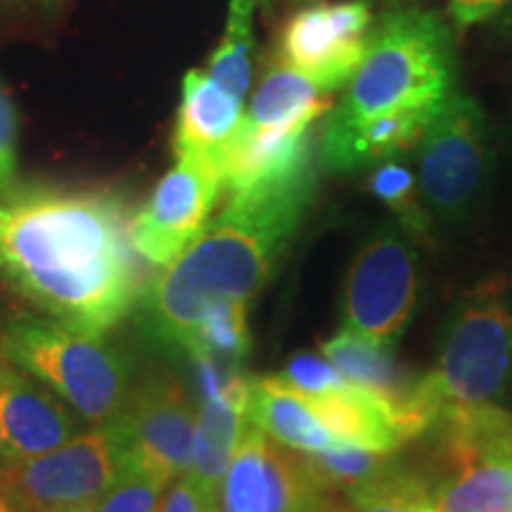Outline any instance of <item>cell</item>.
I'll list each match as a JSON object with an SVG mask.
<instances>
[{"label":"cell","mask_w":512,"mask_h":512,"mask_svg":"<svg viewBox=\"0 0 512 512\" xmlns=\"http://www.w3.org/2000/svg\"><path fill=\"white\" fill-rule=\"evenodd\" d=\"M131 219L114 192L17 183L0 195V278L55 323L102 337L143 297Z\"/></svg>","instance_id":"cell-1"},{"label":"cell","mask_w":512,"mask_h":512,"mask_svg":"<svg viewBox=\"0 0 512 512\" xmlns=\"http://www.w3.org/2000/svg\"><path fill=\"white\" fill-rule=\"evenodd\" d=\"M453 93L456 46L444 19L415 8L387 12L325 119L318 166L354 174L399 159L418 147Z\"/></svg>","instance_id":"cell-2"},{"label":"cell","mask_w":512,"mask_h":512,"mask_svg":"<svg viewBox=\"0 0 512 512\" xmlns=\"http://www.w3.org/2000/svg\"><path fill=\"white\" fill-rule=\"evenodd\" d=\"M316 162L280 181L228 195V204L140 297L147 330L188 351L211 313L249 306L297 233L316 192Z\"/></svg>","instance_id":"cell-3"},{"label":"cell","mask_w":512,"mask_h":512,"mask_svg":"<svg viewBox=\"0 0 512 512\" xmlns=\"http://www.w3.org/2000/svg\"><path fill=\"white\" fill-rule=\"evenodd\" d=\"M510 389L512 283L494 278L465 294L448 316L437 361L411 382L401 413L415 439L448 413L498 406Z\"/></svg>","instance_id":"cell-4"},{"label":"cell","mask_w":512,"mask_h":512,"mask_svg":"<svg viewBox=\"0 0 512 512\" xmlns=\"http://www.w3.org/2000/svg\"><path fill=\"white\" fill-rule=\"evenodd\" d=\"M3 351L12 366L46 384L95 427L112 422L131 399L133 380L126 358L100 337L81 335L55 320L12 318Z\"/></svg>","instance_id":"cell-5"},{"label":"cell","mask_w":512,"mask_h":512,"mask_svg":"<svg viewBox=\"0 0 512 512\" xmlns=\"http://www.w3.org/2000/svg\"><path fill=\"white\" fill-rule=\"evenodd\" d=\"M437 512H512V415L501 406L448 413L432 427Z\"/></svg>","instance_id":"cell-6"},{"label":"cell","mask_w":512,"mask_h":512,"mask_svg":"<svg viewBox=\"0 0 512 512\" xmlns=\"http://www.w3.org/2000/svg\"><path fill=\"white\" fill-rule=\"evenodd\" d=\"M415 164L432 219L460 223L477 209L491 176V131L475 98L451 95L415 147Z\"/></svg>","instance_id":"cell-7"},{"label":"cell","mask_w":512,"mask_h":512,"mask_svg":"<svg viewBox=\"0 0 512 512\" xmlns=\"http://www.w3.org/2000/svg\"><path fill=\"white\" fill-rule=\"evenodd\" d=\"M420 292L413 242L399 228H382L363 242L344 283V328L377 347L394 349L411 323Z\"/></svg>","instance_id":"cell-8"},{"label":"cell","mask_w":512,"mask_h":512,"mask_svg":"<svg viewBox=\"0 0 512 512\" xmlns=\"http://www.w3.org/2000/svg\"><path fill=\"white\" fill-rule=\"evenodd\" d=\"M121 451L110 425L5 470L0 491L22 512H91L119 477Z\"/></svg>","instance_id":"cell-9"},{"label":"cell","mask_w":512,"mask_h":512,"mask_svg":"<svg viewBox=\"0 0 512 512\" xmlns=\"http://www.w3.org/2000/svg\"><path fill=\"white\" fill-rule=\"evenodd\" d=\"M107 425L117 437L124 467L164 484L190 470L197 413L174 377L155 375L136 384L124 411Z\"/></svg>","instance_id":"cell-10"},{"label":"cell","mask_w":512,"mask_h":512,"mask_svg":"<svg viewBox=\"0 0 512 512\" xmlns=\"http://www.w3.org/2000/svg\"><path fill=\"white\" fill-rule=\"evenodd\" d=\"M373 15L366 0L311 3L287 19L278 60L332 95L347 86L366 55Z\"/></svg>","instance_id":"cell-11"},{"label":"cell","mask_w":512,"mask_h":512,"mask_svg":"<svg viewBox=\"0 0 512 512\" xmlns=\"http://www.w3.org/2000/svg\"><path fill=\"white\" fill-rule=\"evenodd\" d=\"M223 192V169L211 159L181 157L131 219L136 252L155 266H169L209 226Z\"/></svg>","instance_id":"cell-12"},{"label":"cell","mask_w":512,"mask_h":512,"mask_svg":"<svg viewBox=\"0 0 512 512\" xmlns=\"http://www.w3.org/2000/svg\"><path fill=\"white\" fill-rule=\"evenodd\" d=\"M83 434V422L46 384L0 366V448L10 463L55 451Z\"/></svg>","instance_id":"cell-13"},{"label":"cell","mask_w":512,"mask_h":512,"mask_svg":"<svg viewBox=\"0 0 512 512\" xmlns=\"http://www.w3.org/2000/svg\"><path fill=\"white\" fill-rule=\"evenodd\" d=\"M200 368L207 396L197 415L192 465L185 475H190L211 498L219 501L223 479L247 425L249 380L240 375L219 377L214 363H200Z\"/></svg>","instance_id":"cell-14"},{"label":"cell","mask_w":512,"mask_h":512,"mask_svg":"<svg viewBox=\"0 0 512 512\" xmlns=\"http://www.w3.org/2000/svg\"><path fill=\"white\" fill-rule=\"evenodd\" d=\"M313 415L347 448L394 456L411 441L406 420L396 403L344 380L320 394H302Z\"/></svg>","instance_id":"cell-15"},{"label":"cell","mask_w":512,"mask_h":512,"mask_svg":"<svg viewBox=\"0 0 512 512\" xmlns=\"http://www.w3.org/2000/svg\"><path fill=\"white\" fill-rule=\"evenodd\" d=\"M242 102L245 100L228 93L207 72L192 69L185 74L174 133L176 159H211L223 169V157L245 114Z\"/></svg>","instance_id":"cell-16"},{"label":"cell","mask_w":512,"mask_h":512,"mask_svg":"<svg viewBox=\"0 0 512 512\" xmlns=\"http://www.w3.org/2000/svg\"><path fill=\"white\" fill-rule=\"evenodd\" d=\"M247 422L280 446L306 456L347 448L320 425L302 392L290 387L280 375L249 380Z\"/></svg>","instance_id":"cell-17"},{"label":"cell","mask_w":512,"mask_h":512,"mask_svg":"<svg viewBox=\"0 0 512 512\" xmlns=\"http://www.w3.org/2000/svg\"><path fill=\"white\" fill-rule=\"evenodd\" d=\"M320 354L349 384L368 389L401 408L403 396L411 384L403 382L401 370L396 368L392 358V349L377 347L368 339L358 337L356 332L342 328L328 342H323Z\"/></svg>","instance_id":"cell-18"},{"label":"cell","mask_w":512,"mask_h":512,"mask_svg":"<svg viewBox=\"0 0 512 512\" xmlns=\"http://www.w3.org/2000/svg\"><path fill=\"white\" fill-rule=\"evenodd\" d=\"M271 437L247 422L223 479V512H271Z\"/></svg>","instance_id":"cell-19"},{"label":"cell","mask_w":512,"mask_h":512,"mask_svg":"<svg viewBox=\"0 0 512 512\" xmlns=\"http://www.w3.org/2000/svg\"><path fill=\"white\" fill-rule=\"evenodd\" d=\"M256 5H259L256 0H230L226 31L207 69L211 79L240 100H245L249 79H252Z\"/></svg>","instance_id":"cell-20"},{"label":"cell","mask_w":512,"mask_h":512,"mask_svg":"<svg viewBox=\"0 0 512 512\" xmlns=\"http://www.w3.org/2000/svg\"><path fill=\"white\" fill-rule=\"evenodd\" d=\"M347 498L351 512H437L427 477L394 463L347 491Z\"/></svg>","instance_id":"cell-21"},{"label":"cell","mask_w":512,"mask_h":512,"mask_svg":"<svg viewBox=\"0 0 512 512\" xmlns=\"http://www.w3.org/2000/svg\"><path fill=\"white\" fill-rule=\"evenodd\" d=\"M368 188L377 200L387 204L399 221V230L413 245L427 242L432 233V216L422 202L415 174L399 159H389L373 166Z\"/></svg>","instance_id":"cell-22"},{"label":"cell","mask_w":512,"mask_h":512,"mask_svg":"<svg viewBox=\"0 0 512 512\" xmlns=\"http://www.w3.org/2000/svg\"><path fill=\"white\" fill-rule=\"evenodd\" d=\"M306 458H309L313 472L332 491H344V494L380 475L384 467L392 463V456L387 453H370L361 448H342V451L316 453V456Z\"/></svg>","instance_id":"cell-23"},{"label":"cell","mask_w":512,"mask_h":512,"mask_svg":"<svg viewBox=\"0 0 512 512\" xmlns=\"http://www.w3.org/2000/svg\"><path fill=\"white\" fill-rule=\"evenodd\" d=\"M169 484L133 467H121L119 477L93 505L91 512H155L159 496Z\"/></svg>","instance_id":"cell-24"},{"label":"cell","mask_w":512,"mask_h":512,"mask_svg":"<svg viewBox=\"0 0 512 512\" xmlns=\"http://www.w3.org/2000/svg\"><path fill=\"white\" fill-rule=\"evenodd\" d=\"M280 377L302 394L328 392V389H335L344 382V377L323 356L313 354L294 356Z\"/></svg>","instance_id":"cell-25"},{"label":"cell","mask_w":512,"mask_h":512,"mask_svg":"<svg viewBox=\"0 0 512 512\" xmlns=\"http://www.w3.org/2000/svg\"><path fill=\"white\" fill-rule=\"evenodd\" d=\"M17 185V114L0 88V195Z\"/></svg>","instance_id":"cell-26"},{"label":"cell","mask_w":512,"mask_h":512,"mask_svg":"<svg viewBox=\"0 0 512 512\" xmlns=\"http://www.w3.org/2000/svg\"><path fill=\"white\" fill-rule=\"evenodd\" d=\"M159 512H219V501L211 498L190 475H183L169 489Z\"/></svg>","instance_id":"cell-27"},{"label":"cell","mask_w":512,"mask_h":512,"mask_svg":"<svg viewBox=\"0 0 512 512\" xmlns=\"http://www.w3.org/2000/svg\"><path fill=\"white\" fill-rule=\"evenodd\" d=\"M505 5L508 0H448V12L458 27H472V24L498 17Z\"/></svg>","instance_id":"cell-28"},{"label":"cell","mask_w":512,"mask_h":512,"mask_svg":"<svg viewBox=\"0 0 512 512\" xmlns=\"http://www.w3.org/2000/svg\"><path fill=\"white\" fill-rule=\"evenodd\" d=\"M0 512H22V508L0 491Z\"/></svg>","instance_id":"cell-29"},{"label":"cell","mask_w":512,"mask_h":512,"mask_svg":"<svg viewBox=\"0 0 512 512\" xmlns=\"http://www.w3.org/2000/svg\"><path fill=\"white\" fill-rule=\"evenodd\" d=\"M316 512H351L349 508H344L342 503H337V498H330L328 503L323 505V508H318Z\"/></svg>","instance_id":"cell-30"},{"label":"cell","mask_w":512,"mask_h":512,"mask_svg":"<svg viewBox=\"0 0 512 512\" xmlns=\"http://www.w3.org/2000/svg\"><path fill=\"white\" fill-rule=\"evenodd\" d=\"M12 463L8 458H5V453H3V448H0V482H3V477H5V470H8Z\"/></svg>","instance_id":"cell-31"},{"label":"cell","mask_w":512,"mask_h":512,"mask_svg":"<svg viewBox=\"0 0 512 512\" xmlns=\"http://www.w3.org/2000/svg\"><path fill=\"white\" fill-rule=\"evenodd\" d=\"M256 3H259V5H264V8H268V5H271L273 0H256Z\"/></svg>","instance_id":"cell-32"},{"label":"cell","mask_w":512,"mask_h":512,"mask_svg":"<svg viewBox=\"0 0 512 512\" xmlns=\"http://www.w3.org/2000/svg\"><path fill=\"white\" fill-rule=\"evenodd\" d=\"M299 3H309L311 5V3H320V0H299Z\"/></svg>","instance_id":"cell-33"}]
</instances>
